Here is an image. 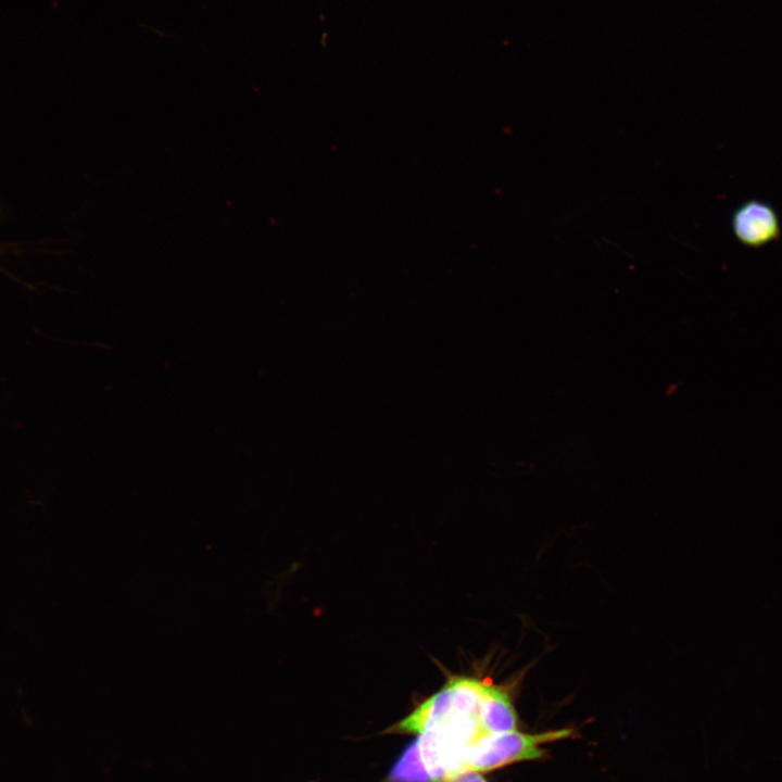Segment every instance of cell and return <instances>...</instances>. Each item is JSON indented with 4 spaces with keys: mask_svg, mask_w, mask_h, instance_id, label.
<instances>
[{
    "mask_svg": "<svg viewBox=\"0 0 782 782\" xmlns=\"http://www.w3.org/2000/svg\"><path fill=\"white\" fill-rule=\"evenodd\" d=\"M570 729L552 730L530 734L516 730L483 734L470 743L463 752L465 769L479 772L491 771L519 761L534 760L543 756V744L570 737Z\"/></svg>",
    "mask_w": 782,
    "mask_h": 782,
    "instance_id": "obj_1",
    "label": "cell"
},
{
    "mask_svg": "<svg viewBox=\"0 0 782 782\" xmlns=\"http://www.w3.org/2000/svg\"><path fill=\"white\" fill-rule=\"evenodd\" d=\"M731 227L737 241L748 248H760L774 241L781 232L777 211L766 201L751 199L732 214Z\"/></svg>",
    "mask_w": 782,
    "mask_h": 782,
    "instance_id": "obj_2",
    "label": "cell"
},
{
    "mask_svg": "<svg viewBox=\"0 0 782 782\" xmlns=\"http://www.w3.org/2000/svg\"><path fill=\"white\" fill-rule=\"evenodd\" d=\"M517 715L509 694L502 688L491 684L484 697L480 727L483 734L502 733L516 730Z\"/></svg>",
    "mask_w": 782,
    "mask_h": 782,
    "instance_id": "obj_3",
    "label": "cell"
},
{
    "mask_svg": "<svg viewBox=\"0 0 782 782\" xmlns=\"http://www.w3.org/2000/svg\"><path fill=\"white\" fill-rule=\"evenodd\" d=\"M391 782H431L416 746L413 743L402 755L390 774Z\"/></svg>",
    "mask_w": 782,
    "mask_h": 782,
    "instance_id": "obj_4",
    "label": "cell"
},
{
    "mask_svg": "<svg viewBox=\"0 0 782 782\" xmlns=\"http://www.w3.org/2000/svg\"><path fill=\"white\" fill-rule=\"evenodd\" d=\"M447 782H487L483 775L476 770L471 769H465L454 777H452Z\"/></svg>",
    "mask_w": 782,
    "mask_h": 782,
    "instance_id": "obj_5",
    "label": "cell"
}]
</instances>
